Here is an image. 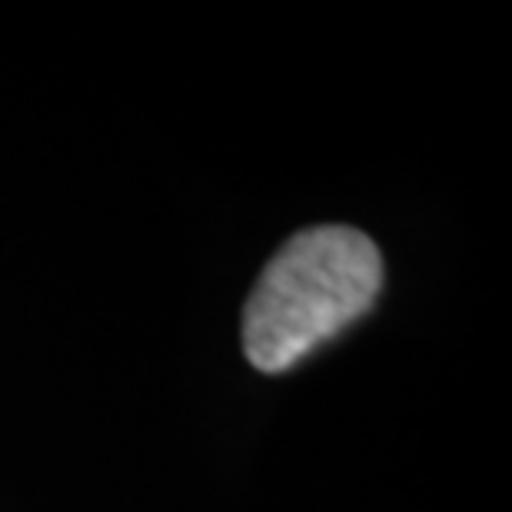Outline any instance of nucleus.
I'll return each instance as SVG.
<instances>
[{
  "mask_svg": "<svg viewBox=\"0 0 512 512\" xmlns=\"http://www.w3.org/2000/svg\"><path fill=\"white\" fill-rule=\"evenodd\" d=\"M383 256L363 230L323 223L293 233L256 276L243 350L260 373H283L373 310Z\"/></svg>",
  "mask_w": 512,
  "mask_h": 512,
  "instance_id": "1",
  "label": "nucleus"
}]
</instances>
